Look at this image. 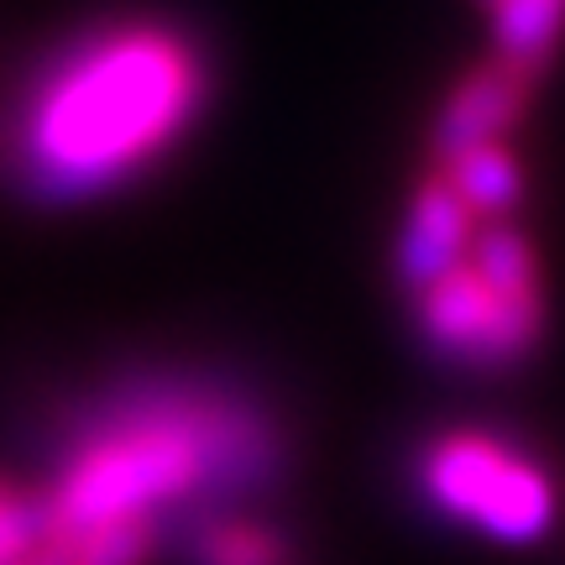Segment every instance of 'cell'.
<instances>
[{
    "mask_svg": "<svg viewBox=\"0 0 565 565\" xmlns=\"http://www.w3.org/2000/svg\"><path fill=\"white\" fill-rule=\"evenodd\" d=\"M58 456L38 487L47 529H110L267 508L294 471L278 404L210 366H137L89 387L58 419Z\"/></svg>",
    "mask_w": 565,
    "mask_h": 565,
    "instance_id": "1",
    "label": "cell"
},
{
    "mask_svg": "<svg viewBox=\"0 0 565 565\" xmlns=\"http://www.w3.org/2000/svg\"><path fill=\"white\" fill-rule=\"evenodd\" d=\"M215 100L210 42L179 17L126 11L47 47L0 110V183L32 210L131 194Z\"/></svg>",
    "mask_w": 565,
    "mask_h": 565,
    "instance_id": "2",
    "label": "cell"
},
{
    "mask_svg": "<svg viewBox=\"0 0 565 565\" xmlns=\"http://www.w3.org/2000/svg\"><path fill=\"white\" fill-rule=\"evenodd\" d=\"M404 303L424 362L456 377H513L550 335L545 257L519 221L477 225L466 263Z\"/></svg>",
    "mask_w": 565,
    "mask_h": 565,
    "instance_id": "3",
    "label": "cell"
},
{
    "mask_svg": "<svg viewBox=\"0 0 565 565\" xmlns=\"http://www.w3.org/2000/svg\"><path fill=\"white\" fill-rule=\"evenodd\" d=\"M408 503L477 545L529 550L561 519V482L529 440L498 424L424 429L404 461Z\"/></svg>",
    "mask_w": 565,
    "mask_h": 565,
    "instance_id": "4",
    "label": "cell"
},
{
    "mask_svg": "<svg viewBox=\"0 0 565 565\" xmlns=\"http://www.w3.org/2000/svg\"><path fill=\"white\" fill-rule=\"evenodd\" d=\"M534 95H540V79H529L519 68H508L498 58L471 63L461 79L445 89V100L435 105L429 162H445V158H456V152H471V147L508 141L513 126H524Z\"/></svg>",
    "mask_w": 565,
    "mask_h": 565,
    "instance_id": "5",
    "label": "cell"
},
{
    "mask_svg": "<svg viewBox=\"0 0 565 565\" xmlns=\"http://www.w3.org/2000/svg\"><path fill=\"white\" fill-rule=\"evenodd\" d=\"M471 242H477V221L450 194V183L435 168H424L419 183L408 189L398 231H393V282H398V294L414 299L429 282H440L445 273H456L466 263Z\"/></svg>",
    "mask_w": 565,
    "mask_h": 565,
    "instance_id": "6",
    "label": "cell"
},
{
    "mask_svg": "<svg viewBox=\"0 0 565 565\" xmlns=\"http://www.w3.org/2000/svg\"><path fill=\"white\" fill-rule=\"evenodd\" d=\"M189 565H309V545L273 508H215L183 519Z\"/></svg>",
    "mask_w": 565,
    "mask_h": 565,
    "instance_id": "7",
    "label": "cell"
},
{
    "mask_svg": "<svg viewBox=\"0 0 565 565\" xmlns=\"http://www.w3.org/2000/svg\"><path fill=\"white\" fill-rule=\"evenodd\" d=\"M429 168L450 183V194L466 204V215L477 225H503L524 210L529 173H524V158L508 141L471 147V152H456V158L429 162Z\"/></svg>",
    "mask_w": 565,
    "mask_h": 565,
    "instance_id": "8",
    "label": "cell"
},
{
    "mask_svg": "<svg viewBox=\"0 0 565 565\" xmlns=\"http://www.w3.org/2000/svg\"><path fill=\"white\" fill-rule=\"evenodd\" d=\"M487 17L492 53L487 58L545 79V68L565 47V0H477Z\"/></svg>",
    "mask_w": 565,
    "mask_h": 565,
    "instance_id": "9",
    "label": "cell"
},
{
    "mask_svg": "<svg viewBox=\"0 0 565 565\" xmlns=\"http://www.w3.org/2000/svg\"><path fill=\"white\" fill-rule=\"evenodd\" d=\"M162 550L158 524H110V529H47L42 545L21 565H152Z\"/></svg>",
    "mask_w": 565,
    "mask_h": 565,
    "instance_id": "10",
    "label": "cell"
},
{
    "mask_svg": "<svg viewBox=\"0 0 565 565\" xmlns=\"http://www.w3.org/2000/svg\"><path fill=\"white\" fill-rule=\"evenodd\" d=\"M42 534H47V519H42L38 492L0 477V565H21L42 545Z\"/></svg>",
    "mask_w": 565,
    "mask_h": 565,
    "instance_id": "11",
    "label": "cell"
}]
</instances>
